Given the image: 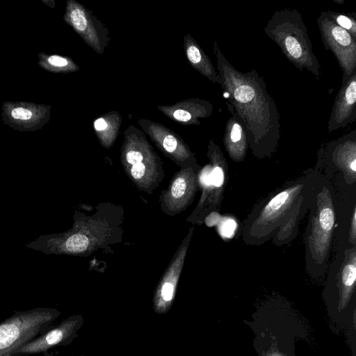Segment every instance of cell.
<instances>
[{
  "label": "cell",
  "instance_id": "cell-1",
  "mask_svg": "<svg viewBox=\"0 0 356 356\" xmlns=\"http://www.w3.org/2000/svg\"><path fill=\"white\" fill-rule=\"evenodd\" d=\"M213 50L223 96L243 124L248 143L256 155L270 154L280 137V115L265 81L253 69L243 72L235 68L216 40Z\"/></svg>",
  "mask_w": 356,
  "mask_h": 356
},
{
  "label": "cell",
  "instance_id": "cell-2",
  "mask_svg": "<svg viewBox=\"0 0 356 356\" xmlns=\"http://www.w3.org/2000/svg\"><path fill=\"white\" fill-rule=\"evenodd\" d=\"M252 320H245L254 333L258 356H296L295 342L306 339V323L286 302L268 301L255 309Z\"/></svg>",
  "mask_w": 356,
  "mask_h": 356
},
{
  "label": "cell",
  "instance_id": "cell-3",
  "mask_svg": "<svg viewBox=\"0 0 356 356\" xmlns=\"http://www.w3.org/2000/svg\"><path fill=\"white\" fill-rule=\"evenodd\" d=\"M264 32L296 67L300 71L307 70L319 79L320 63L299 11L293 8L275 11L265 26Z\"/></svg>",
  "mask_w": 356,
  "mask_h": 356
},
{
  "label": "cell",
  "instance_id": "cell-4",
  "mask_svg": "<svg viewBox=\"0 0 356 356\" xmlns=\"http://www.w3.org/2000/svg\"><path fill=\"white\" fill-rule=\"evenodd\" d=\"M60 315L52 308H37L15 313L0 323V356H10L34 339Z\"/></svg>",
  "mask_w": 356,
  "mask_h": 356
},
{
  "label": "cell",
  "instance_id": "cell-5",
  "mask_svg": "<svg viewBox=\"0 0 356 356\" xmlns=\"http://www.w3.org/2000/svg\"><path fill=\"white\" fill-rule=\"evenodd\" d=\"M316 22L324 47L334 55L343 74L350 75L356 70V38L339 26L327 11H322Z\"/></svg>",
  "mask_w": 356,
  "mask_h": 356
},
{
  "label": "cell",
  "instance_id": "cell-6",
  "mask_svg": "<svg viewBox=\"0 0 356 356\" xmlns=\"http://www.w3.org/2000/svg\"><path fill=\"white\" fill-rule=\"evenodd\" d=\"M63 20L97 53H104L108 44L109 32L92 11L74 0L66 2Z\"/></svg>",
  "mask_w": 356,
  "mask_h": 356
},
{
  "label": "cell",
  "instance_id": "cell-7",
  "mask_svg": "<svg viewBox=\"0 0 356 356\" xmlns=\"http://www.w3.org/2000/svg\"><path fill=\"white\" fill-rule=\"evenodd\" d=\"M51 105L24 101H5L1 116L3 123L19 131L41 129L51 118Z\"/></svg>",
  "mask_w": 356,
  "mask_h": 356
},
{
  "label": "cell",
  "instance_id": "cell-8",
  "mask_svg": "<svg viewBox=\"0 0 356 356\" xmlns=\"http://www.w3.org/2000/svg\"><path fill=\"white\" fill-rule=\"evenodd\" d=\"M83 323V316L73 315L63 320L56 327L34 339L17 349L13 354H33L47 351L61 345L70 343L77 335Z\"/></svg>",
  "mask_w": 356,
  "mask_h": 356
},
{
  "label": "cell",
  "instance_id": "cell-9",
  "mask_svg": "<svg viewBox=\"0 0 356 356\" xmlns=\"http://www.w3.org/2000/svg\"><path fill=\"white\" fill-rule=\"evenodd\" d=\"M356 119V70L343 74L327 124V132L346 127Z\"/></svg>",
  "mask_w": 356,
  "mask_h": 356
},
{
  "label": "cell",
  "instance_id": "cell-10",
  "mask_svg": "<svg viewBox=\"0 0 356 356\" xmlns=\"http://www.w3.org/2000/svg\"><path fill=\"white\" fill-rule=\"evenodd\" d=\"M168 118L184 124H200V118H206L213 113V106L199 98L184 100L172 106H158Z\"/></svg>",
  "mask_w": 356,
  "mask_h": 356
},
{
  "label": "cell",
  "instance_id": "cell-11",
  "mask_svg": "<svg viewBox=\"0 0 356 356\" xmlns=\"http://www.w3.org/2000/svg\"><path fill=\"white\" fill-rule=\"evenodd\" d=\"M231 116L227 119L223 135L227 152L234 160H241L245 155L248 140L245 130L236 115L230 104L226 102Z\"/></svg>",
  "mask_w": 356,
  "mask_h": 356
},
{
  "label": "cell",
  "instance_id": "cell-12",
  "mask_svg": "<svg viewBox=\"0 0 356 356\" xmlns=\"http://www.w3.org/2000/svg\"><path fill=\"white\" fill-rule=\"evenodd\" d=\"M186 56L191 65L213 83L221 84L220 76L209 57L190 34L184 38Z\"/></svg>",
  "mask_w": 356,
  "mask_h": 356
},
{
  "label": "cell",
  "instance_id": "cell-13",
  "mask_svg": "<svg viewBox=\"0 0 356 356\" xmlns=\"http://www.w3.org/2000/svg\"><path fill=\"white\" fill-rule=\"evenodd\" d=\"M39 66L52 73H70L79 70V67L68 56L48 54L40 52L38 55Z\"/></svg>",
  "mask_w": 356,
  "mask_h": 356
},
{
  "label": "cell",
  "instance_id": "cell-14",
  "mask_svg": "<svg viewBox=\"0 0 356 356\" xmlns=\"http://www.w3.org/2000/svg\"><path fill=\"white\" fill-rule=\"evenodd\" d=\"M121 116L111 111L98 118L94 122V129L102 140H115L121 125Z\"/></svg>",
  "mask_w": 356,
  "mask_h": 356
},
{
  "label": "cell",
  "instance_id": "cell-15",
  "mask_svg": "<svg viewBox=\"0 0 356 356\" xmlns=\"http://www.w3.org/2000/svg\"><path fill=\"white\" fill-rule=\"evenodd\" d=\"M328 15L334 21V22L342 29L346 30L350 35L356 38V21L355 19V14L348 13L342 14L328 10Z\"/></svg>",
  "mask_w": 356,
  "mask_h": 356
},
{
  "label": "cell",
  "instance_id": "cell-16",
  "mask_svg": "<svg viewBox=\"0 0 356 356\" xmlns=\"http://www.w3.org/2000/svg\"><path fill=\"white\" fill-rule=\"evenodd\" d=\"M334 222V216L332 209L325 207L321 211L319 215V222L323 231H325L326 232H330L333 227Z\"/></svg>",
  "mask_w": 356,
  "mask_h": 356
},
{
  "label": "cell",
  "instance_id": "cell-17",
  "mask_svg": "<svg viewBox=\"0 0 356 356\" xmlns=\"http://www.w3.org/2000/svg\"><path fill=\"white\" fill-rule=\"evenodd\" d=\"M356 279V268L355 264H348L343 269L341 276V281L346 286L349 287H355Z\"/></svg>",
  "mask_w": 356,
  "mask_h": 356
},
{
  "label": "cell",
  "instance_id": "cell-18",
  "mask_svg": "<svg viewBox=\"0 0 356 356\" xmlns=\"http://www.w3.org/2000/svg\"><path fill=\"white\" fill-rule=\"evenodd\" d=\"M236 227V222L232 219L224 220L220 225V232L224 237H232Z\"/></svg>",
  "mask_w": 356,
  "mask_h": 356
},
{
  "label": "cell",
  "instance_id": "cell-19",
  "mask_svg": "<svg viewBox=\"0 0 356 356\" xmlns=\"http://www.w3.org/2000/svg\"><path fill=\"white\" fill-rule=\"evenodd\" d=\"M186 183L184 179L179 177L172 184L171 194L174 198L181 197L185 193Z\"/></svg>",
  "mask_w": 356,
  "mask_h": 356
},
{
  "label": "cell",
  "instance_id": "cell-20",
  "mask_svg": "<svg viewBox=\"0 0 356 356\" xmlns=\"http://www.w3.org/2000/svg\"><path fill=\"white\" fill-rule=\"evenodd\" d=\"M211 184L216 187L222 185L224 181V174L222 169L217 165L211 171Z\"/></svg>",
  "mask_w": 356,
  "mask_h": 356
},
{
  "label": "cell",
  "instance_id": "cell-21",
  "mask_svg": "<svg viewBox=\"0 0 356 356\" xmlns=\"http://www.w3.org/2000/svg\"><path fill=\"white\" fill-rule=\"evenodd\" d=\"M126 160L132 165L139 163H142L143 160V154L141 152L137 150H129L126 154Z\"/></svg>",
  "mask_w": 356,
  "mask_h": 356
},
{
  "label": "cell",
  "instance_id": "cell-22",
  "mask_svg": "<svg viewBox=\"0 0 356 356\" xmlns=\"http://www.w3.org/2000/svg\"><path fill=\"white\" fill-rule=\"evenodd\" d=\"M145 165L144 163H143V162L133 165L131 168V175L136 179L142 178L145 174Z\"/></svg>",
  "mask_w": 356,
  "mask_h": 356
},
{
  "label": "cell",
  "instance_id": "cell-23",
  "mask_svg": "<svg viewBox=\"0 0 356 356\" xmlns=\"http://www.w3.org/2000/svg\"><path fill=\"white\" fill-rule=\"evenodd\" d=\"M202 176V181L206 184H211V171L205 170Z\"/></svg>",
  "mask_w": 356,
  "mask_h": 356
},
{
  "label": "cell",
  "instance_id": "cell-24",
  "mask_svg": "<svg viewBox=\"0 0 356 356\" xmlns=\"http://www.w3.org/2000/svg\"><path fill=\"white\" fill-rule=\"evenodd\" d=\"M42 2H43L44 3L47 4L48 6L51 7V8H54V6H55V1L53 0H51V1L42 0Z\"/></svg>",
  "mask_w": 356,
  "mask_h": 356
},
{
  "label": "cell",
  "instance_id": "cell-25",
  "mask_svg": "<svg viewBox=\"0 0 356 356\" xmlns=\"http://www.w3.org/2000/svg\"><path fill=\"white\" fill-rule=\"evenodd\" d=\"M335 3H337L339 4H343L344 3V1L343 0H339V1H337V0H333Z\"/></svg>",
  "mask_w": 356,
  "mask_h": 356
}]
</instances>
